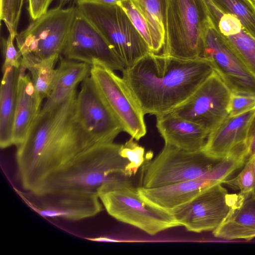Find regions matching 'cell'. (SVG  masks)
<instances>
[{
  "instance_id": "obj_5",
  "label": "cell",
  "mask_w": 255,
  "mask_h": 255,
  "mask_svg": "<svg viewBox=\"0 0 255 255\" xmlns=\"http://www.w3.org/2000/svg\"><path fill=\"white\" fill-rule=\"evenodd\" d=\"M76 7L106 39L125 69L151 52L120 5L78 0Z\"/></svg>"
},
{
  "instance_id": "obj_14",
  "label": "cell",
  "mask_w": 255,
  "mask_h": 255,
  "mask_svg": "<svg viewBox=\"0 0 255 255\" xmlns=\"http://www.w3.org/2000/svg\"><path fill=\"white\" fill-rule=\"evenodd\" d=\"M75 111L78 121L95 144L113 142L124 131L90 75L81 83Z\"/></svg>"
},
{
  "instance_id": "obj_21",
  "label": "cell",
  "mask_w": 255,
  "mask_h": 255,
  "mask_svg": "<svg viewBox=\"0 0 255 255\" xmlns=\"http://www.w3.org/2000/svg\"><path fill=\"white\" fill-rule=\"evenodd\" d=\"M51 93L41 110H51L66 100L77 86L90 75L91 66L60 56Z\"/></svg>"
},
{
  "instance_id": "obj_2",
  "label": "cell",
  "mask_w": 255,
  "mask_h": 255,
  "mask_svg": "<svg viewBox=\"0 0 255 255\" xmlns=\"http://www.w3.org/2000/svg\"><path fill=\"white\" fill-rule=\"evenodd\" d=\"M214 71L205 58L183 60L150 52L122 73L144 114L156 117L183 103Z\"/></svg>"
},
{
  "instance_id": "obj_30",
  "label": "cell",
  "mask_w": 255,
  "mask_h": 255,
  "mask_svg": "<svg viewBox=\"0 0 255 255\" xmlns=\"http://www.w3.org/2000/svg\"><path fill=\"white\" fill-rule=\"evenodd\" d=\"M255 109V96L232 93L229 116H235Z\"/></svg>"
},
{
  "instance_id": "obj_1",
  "label": "cell",
  "mask_w": 255,
  "mask_h": 255,
  "mask_svg": "<svg viewBox=\"0 0 255 255\" xmlns=\"http://www.w3.org/2000/svg\"><path fill=\"white\" fill-rule=\"evenodd\" d=\"M76 90L63 103L40 111L23 141L16 146L18 177L26 191L36 190L50 173L95 144L76 115Z\"/></svg>"
},
{
  "instance_id": "obj_15",
  "label": "cell",
  "mask_w": 255,
  "mask_h": 255,
  "mask_svg": "<svg viewBox=\"0 0 255 255\" xmlns=\"http://www.w3.org/2000/svg\"><path fill=\"white\" fill-rule=\"evenodd\" d=\"M19 194L29 207L45 218L79 221L94 217L103 210L95 193L26 191Z\"/></svg>"
},
{
  "instance_id": "obj_19",
  "label": "cell",
  "mask_w": 255,
  "mask_h": 255,
  "mask_svg": "<svg viewBox=\"0 0 255 255\" xmlns=\"http://www.w3.org/2000/svg\"><path fill=\"white\" fill-rule=\"evenodd\" d=\"M20 67L17 81V102L12 136V145L21 143L39 115V99L29 72Z\"/></svg>"
},
{
  "instance_id": "obj_16",
  "label": "cell",
  "mask_w": 255,
  "mask_h": 255,
  "mask_svg": "<svg viewBox=\"0 0 255 255\" xmlns=\"http://www.w3.org/2000/svg\"><path fill=\"white\" fill-rule=\"evenodd\" d=\"M223 172L212 167L208 172L194 179L177 182L155 188H137L142 200L150 206L170 212L191 201L209 187L222 183Z\"/></svg>"
},
{
  "instance_id": "obj_26",
  "label": "cell",
  "mask_w": 255,
  "mask_h": 255,
  "mask_svg": "<svg viewBox=\"0 0 255 255\" xmlns=\"http://www.w3.org/2000/svg\"><path fill=\"white\" fill-rule=\"evenodd\" d=\"M224 183L240 190L242 194H249L255 190V156L248 158L242 170L235 177L227 179Z\"/></svg>"
},
{
  "instance_id": "obj_32",
  "label": "cell",
  "mask_w": 255,
  "mask_h": 255,
  "mask_svg": "<svg viewBox=\"0 0 255 255\" xmlns=\"http://www.w3.org/2000/svg\"><path fill=\"white\" fill-rule=\"evenodd\" d=\"M53 0H28V12L32 20L45 14Z\"/></svg>"
},
{
  "instance_id": "obj_25",
  "label": "cell",
  "mask_w": 255,
  "mask_h": 255,
  "mask_svg": "<svg viewBox=\"0 0 255 255\" xmlns=\"http://www.w3.org/2000/svg\"><path fill=\"white\" fill-rule=\"evenodd\" d=\"M221 11L236 17L255 38V4L252 0H211Z\"/></svg>"
},
{
  "instance_id": "obj_29",
  "label": "cell",
  "mask_w": 255,
  "mask_h": 255,
  "mask_svg": "<svg viewBox=\"0 0 255 255\" xmlns=\"http://www.w3.org/2000/svg\"><path fill=\"white\" fill-rule=\"evenodd\" d=\"M120 5L125 11L132 24L144 39L150 51L152 49V41L148 23L131 0H125Z\"/></svg>"
},
{
  "instance_id": "obj_17",
  "label": "cell",
  "mask_w": 255,
  "mask_h": 255,
  "mask_svg": "<svg viewBox=\"0 0 255 255\" xmlns=\"http://www.w3.org/2000/svg\"><path fill=\"white\" fill-rule=\"evenodd\" d=\"M165 144L192 152L201 151L210 132L199 125L170 112L156 116Z\"/></svg>"
},
{
  "instance_id": "obj_23",
  "label": "cell",
  "mask_w": 255,
  "mask_h": 255,
  "mask_svg": "<svg viewBox=\"0 0 255 255\" xmlns=\"http://www.w3.org/2000/svg\"><path fill=\"white\" fill-rule=\"evenodd\" d=\"M145 18L152 41L151 52L158 54L165 39L168 0H131Z\"/></svg>"
},
{
  "instance_id": "obj_6",
  "label": "cell",
  "mask_w": 255,
  "mask_h": 255,
  "mask_svg": "<svg viewBox=\"0 0 255 255\" xmlns=\"http://www.w3.org/2000/svg\"><path fill=\"white\" fill-rule=\"evenodd\" d=\"M209 22L204 0H168L162 54L183 60L202 58Z\"/></svg>"
},
{
  "instance_id": "obj_24",
  "label": "cell",
  "mask_w": 255,
  "mask_h": 255,
  "mask_svg": "<svg viewBox=\"0 0 255 255\" xmlns=\"http://www.w3.org/2000/svg\"><path fill=\"white\" fill-rule=\"evenodd\" d=\"M59 58L39 59L31 56L22 57L21 66L28 71L41 102L51 93L55 76V65Z\"/></svg>"
},
{
  "instance_id": "obj_7",
  "label": "cell",
  "mask_w": 255,
  "mask_h": 255,
  "mask_svg": "<svg viewBox=\"0 0 255 255\" xmlns=\"http://www.w3.org/2000/svg\"><path fill=\"white\" fill-rule=\"evenodd\" d=\"M77 7L58 6L32 21L15 37L21 56L39 59L61 55L74 19Z\"/></svg>"
},
{
  "instance_id": "obj_28",
  "label": "cell",
  "mask_w": 255,
  "mask_h": 255,
  "mask_svg": "<svg viewBox=\"0 0 255 255\" xmlns=\"http://www.w3.org/2000/svg\"><path fill=\"white\" fill-rule=\"evenodd\" d=\"M24 0H0V18L4 23L9 34L17 35L18 25Z\"/></svg>"
},
{
  "instance_id": "obj_20",
  "label": "cell",
  "mask_w": 255,
  "mask_h": 255,
  "mask_svg": "<svg viewBox=\"0 0 255 255\" xmlns=\"http://www.w3.org/2000/svg\"><path fill=\"white\" fill-rule=\"evenodd\" d=\"M222 223L213 231L216 238L225 240H252L255 238V196L242 194Z\"/></svg>"
},
{
  "instance_id": "obj_8",
  "label": "cell",
  "mask_w": 255,
  "mask_h": 255,
  "mask_svg": "<svg viewBox=\"0 0 255 255\" xmlns=\"http://www.w3.org/2000/svg\"><path fill=\"white\" fill-rule=\"evenodd\" d=\"M220 160L201 151L192 152L165 144L161 151L145 166L142 186L155 188L198 178Z\"/></svg>"
},
{
  "instance_id": "obj_27",
  "label": "cell",
  "mask_w": 255,
  "mask_h": 255,
  "mask_svg": "<svg viewBox=\"0 0 255 255\" xmlns=\"http://www.w3.org/2000/svg\"><path fill=\"white\" fill-rule=\"evenodd\" d=\"M131 137L121 144L119 152L121 155L129 161L126 169L125 177L134 175L144 162L145 149Z\"/></svg>"
},
{
  "instance_id": "obj_9",
  "label": "cell",
  "mask_w": 255,
  "mask_h": 255,
  "mask_svg": "<svg viewBox=\"0 0 255 255\" xmlns=\"http://www.w3.org/2000/svg\"><path fill=\"white\" fill-rule=\"evenodd\" d=\"M90 76L124 131L136 140L143 137L146 133L144 114L124 79L101 64L91 66Z\"/></svg>"
},
{
  "instance_id": "obj_4",
  "label": "cell",
  "mask_w": 255,
  "mask_h": 255,
  "mask_svg": "<svg viewBox=\"0 0 255 255\" xmlns=\"http://www.w3.org/2000/svg\"><path fill=\"white\" fill-rule=\"evenodd\" d=\"M98 194L110 215L150 235L180 226L171 213L145 203L137 188L128 179L118 177L109 181L99 189Z\"/></svg>"
},
{
  "instance_id": "obj_11",
  "label": "cell",
  "mask_w": 255,
  "mask_h": 255,
  "mask_svg": "<svg viewBox=\"0 0 255 255\" xmlns=\"http://www.w3.org/2000/svg\"><path fill=\"white\" fill-rule=\"evenodd\" d=\"M231 91L214 71L183 103L168 112L210 132L229 116Z\"/></svg>"
},
{
  "instance_id": "obj_3",
  "label": "cell",
  "mask_w": 255,
  "mask_h": 255,
  "mask_svg": "<svg viewBox=\"0 0 255 255\" xmlns=\"http://www.w3.org/2000/svg\"><path fill=\"white\" fill-rule=\"evenodd\" d=\"M121 144H94L49 174L36 193L76 192L98 193L107 182L124 175L129 161L119 152Z\"/></svg>"
},
{
  "instance_id": "obj_33",
  "label": "cell",
  "mask_w": 255,
  "mask_h": 255,
  "mask_svg": "<svg viewBox=\"0 0 255 255\" xmlns=\"http://www.w3.org/2000/svg\"><path fill=\"white\" fill-rule=\"evenodd\" d=\"M245 142L248 158L255 156V112L248 125Z\"/></svg>"
},
{
  "instance_id": "obj_10",
  "label": "cell",
  "mask_w": 255,
  "mask_h": 255,
  "mask_svg": "<svg viewBox=\"0 0 255 255\" xmlns=\"http://www.w3.org/2000/svg\"><path fill=\"white\" fill-rule=\"evenodd\" d=\"M221 184L209 187L170 213L188 231H213L224 221L240 197L239 193L229 194Z\"/></svg>"
},
{
  "instance_id": "obj_36",
  "label": "cell",
  "mask_w": 255,
  "mask_h": 255,
  "mask_svg": "<svg viewBox=\"0 0 255 255\" xmlns=\"http://www.w3.org/2000/svg\"><path fill=\"white\" fill-rule=\"evenodd\" d=\"M252 0V1L254 2V3L255 4V0Z\"/></svg>"
},
{
  "instance_id": "obj_22",
  "label": "cell",
  "mask_w": 255,
  "mask_h": 255,
  "mask_svg": "<svg viewBox=\"0 0 255 255\" xmlns=\"http://www.w3.org/2000/svg\"><path fill=\"white\" fill-rule=\"evenodd\" d=\"M0 88V146L12 145V136L17 102V81L19 69H2Z\"/></svg>"
},
{
  "instance_id": "obj_12",
  "label": "cell",
  "mask_w": 255,
  "mask_h": 255,
  "mask_svg": "<svg viewBox=\"0 0 255 255\" xmlns=\"http://www.w3.org/2000/svg\"><path fill=\"white\" fill-rule=\"evenodd\" d=\"M202 58L233 93L255 96V77L210 21L205 30Z\"/></svg>"
},
{
  "instance_id": "obj_34",
  "label": "cell",
  "mask_w": 255,
  "mask_h": 255,
  "mask_svg": "<svg viewBox=\"0 0 255 255\" xmlns=\"http://www.w3.org/2000/svg\"><path fill=\"white\" fill-rule=\"evenodd\" d=\"M93 1L109 5H120L125 0H91Z\"/></svg>"
},
{
  "instance_id": "obj_18",
  "label": "cell",
  "mask_w": 255,
  "mask_h": 255,
  "mask_svg": "<svg viewBox=\"0 0 255 255\" xmlns=\"http://www.w3.org/2000/svg\"><path fill=\"white\" fill-rule=\"evenodd\" d=\"M255 109L227 117L209 133L202 151L207 156L220 160L239 143L246 140L247 128Z\"/></svg>"
},
{
  "instance_id": "obj_31",
  "label": "cell",
  "mask_w": 255,
  "mask_h": 255,
  "mask_svg": "<svg viewBox=\"0 0 255 255\" xmlns=\"http://www.w3.org/2000/svg\"><path fill=\"white\" fill-rule=\"evenodd\" d=\"M15 37L9 34L2 40V53L3 64L2 69L9 67L19 69L22 62V56L14 44Z\"/></svg>"
},
{
  "instance_id": "obj_35",
  "label": "cell",
  "mask_w": 255,
  "mask_h": 255,
  "mask_svg": "<svg viewBox=\"0 0 255 255\" xmlns=\"http://www.w3.org/2000/svg\"><path fill=\"white\" fill-rule=\"evenodd\" d=\"M253 194L255 196V190H254V191L253 192Z\"/></svg>"
},
{
  "instance_id": "obj_13",
  "label": "cell",
  "mask_w": 255,
  "mask_h": 255,
  "mask_svg": "<svg viewBox=\"0 0 255 255\" xmlns=\"http://www.w3.org/2000/svg\"><path fill=\"white\" fill-rule=\"evenodd\" d=\"M61 56L91 66L101 64L113 71L122 72L125 69L106 39L77 8Z\"/></svg>"
}]
</instances>
